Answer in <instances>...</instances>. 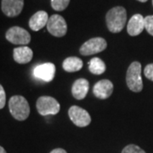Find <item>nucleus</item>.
I'll return each mask as SVG.
<instances>
[{
	"mask_svg": "<svg viewBox=\"0 0 153 153\" xmlns=\"http://www.w3.org/2000/svg\"><path fill=\"white\" fill-rule=\"evenodd\" d=\"M122 153H146L144 150H142L140 146H138L136 145H128L123 148V150L122 151Z\"/></svg>",
	"mask_w": 153,
	"mask_h": 153,
	"instance_id": "19",
	"label": "nucleus"
},
{
	"mask_svg": "<svg viewBox=\"0 0 153 153\" xmlns=\"http://www.w3.org/2000/svg\"><path fill=\"white\" fill-rule=\"evenodd\" d=\"M83 63L78 57H68L63 61L62 67L67 72H75L82 69Z\"/></svg>",
	"mask_w": 153,
	"mask_h": 153,
	"instance_id": "16",
	"label": "nucleus"
},
{
	"mask_svg": "<svg viewBox=\"0 0 153 153\" xmlns=\"http://www.w3.org/2000/svg\"><path fill=\"white\" fill-rule=\"evenodd\" d=\"M6 103V94L5 91L3 86L0 84V109H3Z\"/></svg>",
	"mask_w": 153,
	"mask_h": 153,
	"instance_id": "22",
	"label": "nucleus"
},
{
	"mask_svg": "<svg viewBox=\"0 0 153 153\" xmlns=\"http://www.w3.org/2000/svg\"><path fill=\"white\" fill-rule=\"evenodd\" d=\"M50 153H67L64 150V149H61V148H57V149H55V150H53L52 152Z\"/></svg>",
	"mask_w": 153,
	"mask_h": 153,
	"instance_id": "23",
	"label": "nucleus"
},
{
	"mask_svg": "<svg viewBox=\"0 0 153 153\" xmlns=\"http://www.w3.org/2000/svg\"><path fill=\"white\" fill-rule=\"evenodd\" d=\"M70 0H51V6L56 11H63L69 5Z\"/></svg>",
	"mask_w": 153,
	"mask_h": 153,
	"instance_id": "18",
	"label": "nucleus"
},
{
	"mask_svg": "<svg viewBox=\"0 0 153 153\" xmlns=\"http://www.w3.org/2000/svg\"><path fill=\"white\" fill-rule=\"evenodd\" d=\"M112 92H113V84L107 79L100 80L96 82L94 86V94L97 98L101 100L109 98Z\"/></svg>",
	"mask_w": 153,
	"mask_h": 153,
	"instance_id": "11",
	"label": "nucleus"
},
{
	"mask_svg": "<svg viewBox=\"0 0 153 153\" xmlns=\"http://www.w3.org/2000/svg\"><path fill=\"white\" fill-rule=\"evenodd\" d=\"M35 77L44 82H50L54 79L55 75V66L52 63H44L38 65L33 71Z\"/></svg>",
	"mask_w": 153,
	"mask_h": 153,
	"instance_id": "9",
	"label": "nucleus"
},
{
	"mask_svg": "<svg viewBox=\"0 0 153 153\" xmlns=\"http://www.w3.org/2000/svg\"><path fill=\"white\" fill-rule=\"evenodd\" d=\"M144 74L146 78L153 82V63L149 64L144 69Z\"/></svg>",
	"mask_w": 153,
	"mask_h": 153,
	"instance_id": "21",
	"label": "nucleus"
},
{
	"mask_svg": "<svg viewBox=\"0 0 153 153\" xmlns=\"http://www.w3.org/2000/svg\"><path fill=\"white\" fill-rule=\"evenodd\" d=\"M126 82L128 88L135 93H139L143 89V81L141 77V64L134 61L128 66L126 75Z\"/></svg>",
	"mask_w": 153,
	"mask_h": 153,
	"instance_id": "3",
	"label": "nucleus"
},
{
	"mask_svg": "<svg viewBox=\"0 0 153 153\" xmlns=\"http://www.w3.org/2000/svg\"><path fill=\"white\" fill-rule=\"evenodd\" d=\"M144 20H145V18L141 15H140V14L134 15L128 23V27H127L128 33L133 37L140 35L145 28Z\"/></svg>",
	"mask_w": 153,
	"mask_h": 153,
	"instance_id": "12",
	"label": "nucleus"
},
{
	"mask_svg": "<svg viewBox=\"0 0 153 153\" xmlns=\"http://www.w3.org/2000/svg\"><path fill=\"white\" fill-rule=\"evenodd\" d=\"M89 88V82L87 79L79 78L76 80L72 88H71V94L73 97L76 100H82L86 97Z\"/></svg>",
	"mask_w": 153,
	"mask_h": 153,
	"instance_id": "14",
	"label": "nucleus"
},
{
	"mask_svg": "<svg viewBox=\"0 0 153 153\" xmlns=\"http://www.w3.org/2000/svg\"><path fill=\"white\" fill-rule=\"evenodd\" d=\"M71 122L77 127H86L91 123V117L86 110L77 105H72L68 111Z\"/></svg>",
	"mask_w": 153,
	"mask_h": 153,
	"instance_id": "8",
	"label": "nucleus"
},
{
	"mask_svg": "<svg viewBox=\"0 0 153 153\" xmlns=\"http://www.w3.org/2000/svg\"><path fill=\"white\" fill-rule=\"evenodd\" d=\"M137 1H140V2H141V3H146L147 0H137Z\"/></svg>",
	"mask_w": 153,
	"mask_h": 153,
	"instance_id": "25",
	"label": "nucleus"
},
{
	"mask_svg": "<svg viewBox=\"0 0 153 153\" xmlns=\"http://www.w3.org/2000/svg\"><path fill=\"white\" fill-rule=\"evenodd\" d=\"M47 30L55 37H63L67 32V25L65 19L60 15H53L49 18L47 23Z\"/></svg>",
	"mask_w": 153,
	"mask_h": 153,
	"instance_id": "5",
	"label": "nucleus"
},
{
	"mask_svg": "<svg viewBox=\"0 0 153 153\" xmlns=\"http://www.w3.org/2000/svg\"><path fill=\"white\" fill-rule=\"evenodd\" d=\"M107 28L111 33H120L127 21V12L123 7L117 6L111 9L105 16Z\"/></svg>",
	"mask_w": 153,
	"mask_h": 153,
	"instance_id": "1",
	"label": "nucleus"
},
{
	"mask_svg": "<svg viewBox=\"0 0 153 153\" xmlns=\"http://www.w3.org/2000/svg\"><path fill=\"white\" fill-rule=\"evenodd\" d=\"M33 56V52L32 49L27 46H22L14 49L13 57L14 60L19 64H27L30 62Z\"/></svg>",
	"mask_w": 153,
	"mask_h": 153,
	"instance_id": "15",
	"label": "nucleus"
},
{
	"mask_svg": "<svg viewBox=\"0 0 153 153\" xmlns=\"http://www.w3.org/2000/svg\"><path fill=\"white\" fill-rule=\"evenodd\" d=\"M9 107L11 115L18 121L26 120L30 114L27 100L22 95H15L10 99Z\"/></svg>",
	"mask_w": 153,
	"mask_h": 153,
	"instance_id": "2",
	"label": "nucleus"
},
{
	"mask_svg": "<svg viewBox=\"0 0 153 153\" xmlns=\"http://www.w3.org/2000/svg\"><path fill=\"white\" fill-rule=\"evenodd\" d=\"M48 21H49V16L45 11H38L30 18L29 27L33 31L38 32L42 28H44L45 26H47Z\"/></svg>",
	"mask_w": 153,
	"mask_h": 153,
	"instance_id": "13",
	"label": "nucleus"
},
{
	"mask_svg": "<svg viewBox=\"0 0 153 153\" xmlns=\"http://www.w3.org/2000/svg\"><path fill=\"white\" fill-rule=\"evenodd\" d=\"M107 43L102 38H94L88 40L80 48V54L82 55H92L102 52L106 49Z\"/></svg>",
	"mask_w": 153,
	"mask_h": 153,
	"instance_id": "7",
	"label": "nucleus"
},
{
	"mask_svg": "<svg viewBox=\"0 0 153 153\" xmlns=\"http://www.w3.org/2000/svg\"><path fill=\"white\" fill-rule=\"evenodd\" d=\"M24 0H2L1 8L4 14L9 17H15L22 13Z\"/></svg>",
	"mask_w": 153,
	"mask_h": 153,
	"instance_id": "10",
	"label": "nucleus"
},
{
	"mask_svg": "<svg viewBox=\"0 0 153 153\" xmlns=\"http://www.w3.org/2000/svg\"><path fill=\"white\" fill-rule=\"evenodd\" d=\"M0 153H7V152H6V151L4 149V148L2 147V146H0Z\"/></svg>",
	"mask_w": 153,
	"mask_h": 153,
	"instance_id": "24",
	"label": "nucleus"
},
{
	"mask_svg": "<svg viewBox=\"0 0 153 153\" xmlns=\"http://www.w3.org/2000/svg\"><path fill=\"white\" fill-rule=\"evenodd\" d=\"M145 28L147 33L153 36V16H148L145 18Z\"/></svg>",
	"mask_w": 153,
	"mask_h": 153,
	"instance_id": "20",
	"label": "nucleus"
},
{
	"mask_svg": "<svg viewBox=\"0 0 153 153\" xmlns=\"http://www.w3.org/2000/svg\"><path fill=\"white\" fill-rule=\"evenodd\" d=\"M88 69L94 75H101L105 71V65L104 61L98 57L92 58L88 62Z\"/></svg>",
	"mask_w": 153,
	"mask_h": 153,
	"instance_id": "17",
	"label": "nucleus"
},
{
	"mask_svg": "<svg viewBox=\"0 0 153 153\" xmlns=\"http://www.w3.org/2000/svg\"><path fill=\"white\" fill-rule=\"evenodd\" d=\"M6 39L13 44L26 45L31 41V35L27 30L20 27H10L5 34Z\"/></svg>",
	"mask_w": 153,
	"mask_h": 153,
	"instance_id": "6",
	"label": "nucleus"
},
{
	"mask_svg": "<svg viewBox=\"0 0 153 153\" xmlns=\"http://www.w3.org/2000/svg\"><path fill=\"white\" fill-rule=\"evenodd\" d=\"M152 5H153V0H152Z\"/></svg>",
	"mask_w": 153,
	"mask_h": 153,
	"instance_id": "26",
	"label": "nucleus"
},
{
	"mask_svg": "<svg viewBox=\"0 0 153 153\" xmlns=\"http://www.w3.org/2000/svg\"><path fill=\"white\" fill-rule=\"evenodd\" d=\"M37 110L42 116L57 114L60 109V103L53 97L42 96L37 100Z\"/></svg>",
	"mask_w": 153,
	"mask_h": 153,
	"instance_id": "4",
	"label": "nucleus"
}]
</instances>
